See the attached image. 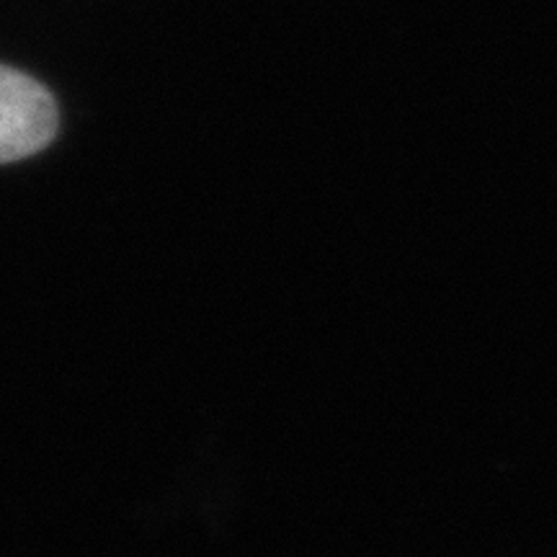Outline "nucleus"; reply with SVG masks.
<instances>
[{
    "label": "nucleus",
    "instance_id": "f257e3e1",
    "mask_svg": "<svg viewBox=\"0 0 557 557\" xmlns=\"http://www.w3.org/2000/svg\"><path fill=\"white\" fill-rule=\"evenodd\" d=\"M58 107L41 83L0 65V163L29 158L52 143Z\"/></svg>",
    "mask_w": 557,
    "mask_h": 557
}]
</instances>
